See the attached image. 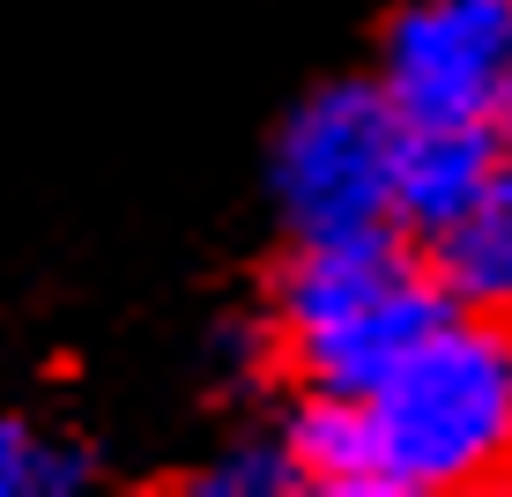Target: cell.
Segmentation results:
<instances>
[{
  "instance_id": "cell-3",
  "label": "cell",
  "mask_w": 512,
  "mask_h": 497,
  "mask_svg": "<svg viewBox=\"0 0 512 497\" xmlns=\"http://www.w3.org/2000/svg\"><path fill=\"white\" fill-rule=\"evenodd\" d=\"M394 104L372 75H334L282 112L268 141V201L290 238L394 223Z\"/></svg>"
},
{
  "instance_id": "cell-7",
  "label": "cell",
  "mask_w": 512,
  "mask_h": 497,
  "mask_svg": "<svg viewBox=\"0 0 512 497\" xmlns=\"http://www.w3.org/2000/svg\"><path fill=\"white\" fill-rule=\"evenodd\" d=\"M75 490H97L90 438L60 431L30 408H0V497H75Z\"/></svg>"
},
{
  "instance_id": "cell-9",
  "label": "cell",
  "mask_w": 512,
  "mask_h": 497,
  "mask_svg": "<svg viewBox=\"0 0 512 497\" xmlns=\"http://www.w3.org/2000/svg\"><path fill=\"white\" fill-rule=\"evenodd\" d=\"M490 127H498V141H505V156H512V75H505V97H498V119H490Z\"/></svg>"
},
{
  "instance_id": "cell-6",
  "label": "cell",
  "mask_w": 512,
  "mask_h": 497,
  "mask_svg": "<svg viewBox=\"0 0 512 497\" xmlns=\"http://www.w3.org/2000/svg\"><path fill=\"white\" fill-rule=\"evenodd\" d=\"M423 268L453 312H483L512 327V156L490 164V179L475 186L461 216L423 238Z\"/></svg>"
},
{
  "instance_id": "cell-8",
  "label": "cell",
  "mask_w": 512,
  "mask_h": 497,
  "mask_svg": "<svg viewBox=\"0 0 512 497\" xmlns=\"http://www.w3.org/2000/svg\"><path fill=\"white\" fill-rule=\"evenodd\" d=\"M186 497H305V475H297V453L275 423H245V431L223 438V453H208L201 468L179 475Z\"/></svg>"
},
{
  "instance_id": "cell-4",
  "label": "cell",
  "mask_w": 512,
  "mask_h": 497,
  "mask_svg": "<svg viewBox=\"0 0 512 497\" xmlns=\"http://www.w3.org/2000/svg\"><path fill=\"white\" fill-rule=\"evenodd\" d=\"M512 75V0H409L379 38V90L394 119L490 127Z\"/></svg>"
},
{
  "instance_id": "cell-2",
  "label": "cell",
  "mask_w": 512,
  "mask_h": 497,
  "mask_svg": "<svg viewBox=\"0 0 512 497\" xmlns=\"http://www.w3.org/2000/svg\"><path fill=\"white\" fill-rule=\"evenodd\" d=\"M453 305L394 223L290 238L260 290V327L282 394H372Z\"/></svg>"
},
{
  "instance_id": "cell-5",
  "label": "cell",
  "mask_w": 512,
  "mask_h": 497,
  "mask_svg": "<svg viewBox=\"0 0 512 497\" xmlns=\"http://www.w3.org/2000/svg\"><path fill=\"white\" fill-rule=\"evenodd\" d=\"M505 156L498 127H461V119H401L394 127V230L401 238H431L438 223H453L475 201V186L490 179V164Z\"/></svg>"
},
{
  "instance_id": "cell-1",
  "label": "cell",
  "mask_w": 512,
  "mask_h": 497,
  "mask_svg": "<svg viewBox=\"0 0 512 497\" xmlns=\"http://www.w3.org/2000/svg\"><path fill=\"white\" fill-rule=\"evenodd\" d=\"M282 438L312 497H446L512 483V327L446 312L372 394H290Z\"/></svg>"
}]
</instances>
